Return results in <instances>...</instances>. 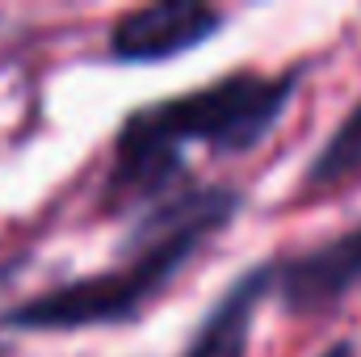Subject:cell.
Returning <instances> with one entry per match:
<instances>
[{
    "mask_svg": "<svg viewBox=\"0 0 361 357\" xmlns=\"http://www.w3.org/2000/svg\"><path fill=\"white\" fill-rule=\"evenodd\" d=\"M357 169H361V101L336 122V131L311 156V164L302 173V189H328L336 181L353 177Z\"/></svg>",
    "mask_w": 361,
    "mask_h": 357,
    "instance_id": "obj_6",
    "label": "cell"
},
{
    "mask_svg": "<svg viewBox=\"0 0 361 357\" xmlns=\"http://www.w3.org/2000/svg\"><path fill=\"white\" fill-rule=\"evenodd\" d=\"M361 290V223L324 244L277 257V294L294 315H324Z\"/></svg>",
    "mask_w": 361,
    "mask_h": 357,
    "instance_id": "obj_4",
    "label": "cell"
},
{
    "mask_svg": "<svg viewBox=\"0 0 361 357\" xmlns=\"http://www.w3.org/2000/svg\"><path fill=\"white\" fill-rule=\"evenodd\" d=\"M223 8L202 0H160L126 8L109 25V55L118 63H164L206 47L223 30Z\"/></svg>",
    "mask_w": 361,
    "mask_h": 357,
    "instance_id": "obj_3",
    "label": "cell"
},
{
    "mask_svg": "<svg viewBox=\"0 0 361 357\" xmlns=\"http://www.w3.org/2000/svg\"><path fill=\"white\" fill-rule=\"evenodd\" d=\"M307 68L286 72H227L202 89L160 97L122 118L114 139V164L101 185L105 214H143L193 181L185 173V147H210L219 156L257 152L290 109Z\"/></svg>",
    "mask_w": 361,
    "mask_h": 357,
    "instance_id": "obj_1",
    "label": "cell"
},
{
    "mask_svg": "<svg viewBox=\"0 0 361 357\" xmlns=\"http://www.w3.org/2000/svg\"><path fill=\"white\" fill-rule=\"evenodd\" d=\"M319 357H357V349H353L349 341H336V345H328Z\"/></svg>",
    "mask_w": 361,
    "mask_h": 357,
    "instance_id": "obj_7",
    "label": "cell"
},
{
    "mask_svg": "<svg viewBox=\"0 0 361 357\" xmlns=\"http://www.w3.org/2000/svg\"><path fill=\"white\" fill-rule=\"evenodd\" d=\"M0 357H4V345H0Z\"/></svg>",
    "mask_w": 361,
    "mask_h": 357,
    "instance_id": "obj_8",
    "label": "cell"
},
{
    "mask_svg": "<svg viewBox=\"0 0 361 357\" xmlns=\"http://www.w3.org/2000/svg\"><path fill=\"white\" fill-rule=\"evenodd\" d=\"M240 206L244 193L235 185H189L130 223L114 269L38 290L25 303L8 307L0 324L17 332H76L101 324H130L189 269L206 240H214L240 214Z\"/></svg>",
    "mask_w": 361,
    "mask_h": 357,
    "instance_id": "obj_2",
    "label": "cell"
},
{
    "mask_svg": "<svg viewBox=\"0 0 361 357\" xmlns=\"http://www.w3.org/2000/svg\"><path fill=\"white\" fill-rule=\"evenodd\" d=\"M273 286H277V257L244 269V273L219 294V303L206 311V320L197 324L189 349L180 357H248L252 324H257L261 303L269 298Z\"/></svg>",
    "mask_w": 361,
    "mask_h": 357,
    "instance_id": "obj_5",
    "label": "cell"
}]
</instances>
